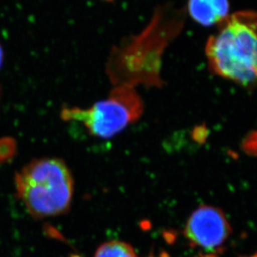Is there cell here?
<instances>
[{
    "label": "cell",
    "instance_id": "7",
    "mask_svg": "<svg viewBox=\"0 0 257 257\" xmlns=\"http://www.w3.org/2000/svg\"><path fill=\"white\" fill-rule=\"evenodd\" d=\"M94 257H137L133 247L130 244L113 240L102 244L98 249Z\"/></svg>",
    "mask_w": 257,
    "mask_h": 257
},
{
    "label": "cell",
    "instance_id": "5",
    "mask_svg": "<svg viewBox=\"0 0 257 257\" xmlns=\"http://www.w3.org/2000/svg\"><path fill=\"white\" fill-rule=\"evenodd\" d=\"M230 232V224L224 213L210 205H202L193 211L185 228L189 241L208 252L220 250Z\"/></svg>",
    "mask_w": 257,
    "mask_h": 257
},
{
    "label": "cell",
    "instance_id": "11",
    "mask_svg": "<svg viewBox=\"0 0 257 257\" xmlns=\"http://www.w3.org/2000/svg\"><path fill=\"white\" fill-rule=\"evenodd\" d=\"M103 1H105V2H113L114 0H103Z\"/></svg>",
    "mask_w": 257,
    "mask_h": 257
},
{
    "label": "cell",
    "instance_id": "6",
    "mask_svg": "<svg viewBox=\"0 0 257 257\" xmlns=\"http://www.w3.org/2000/svg\"><path fill=\"white\" fill-rule=\"evenodd\" d=\"M229 0H188L189 15L204 26L220 24L229 15Z\"/></svg>",
    "mask_w": 257,
    "mask_h": 257
},
{
    "label": "cell",
    "instance_id": "2",
    "mask_svg": "<svg viewBox=\"0 0 257 257\" xmlns=\"http://www.w3.org/2000/svg\"><path fill=\"white\" fill-rule=\"evenodd\" d=\"M209 69L243 87L257 84V13L242 10L228 15L208 39Z\"/></svg>",
    "mask_w": 257,
    "mask_h": 257
},
{
    "label": "cell",
    "instance_id": "14",
    "mask_svg": "<svg viewBox=\"0 0 257 257\" xmlns=\"http://www.w3.org/2000/svg\"><path fill=\"white\" fill-rule=\"evenodd\" d=\"M150 257H153V256H150Z\"/></svg>",
    "mask_w": 257,
    "mask_h": 257
},
{
    "label": "cell",
    "instance_id": "12",
    "mask_svg": "<svg viewBox=\"0 0 257 257\" xmlns=\"http://www.w3.org/2000/svg\"><path fill=\"white\" fill-rule=\"evenodd\" d=\"M250 257H257V253H255V254H254V255H251V256Z\"/></svg>",
    "mask_w": 257,
    "mask_h": 257
},
{
    "label": "cell",
    "instance_id": "10",
    "mask_svg": "<svg viewBox=\"0 0 257 257\" xmlns=\"http://www.w3.org/2000/svg\"><path fill=\"white\" fill-rule=\"evenodd\" d=\"M200 257H216V255L214 254H206V255H202Z\"/></svg>",
    "mask_w": 257,
    "mask_h": 257
},
{
    "label": "cell",
    "instance_id": "1",
    "mask_svg": "<svg viewBox=\"0 0 257 257\" xmlns=\"http://www.w3.org/2000/svg\"><path fill=\"white\" fill-rule=\"evenodd\" d=\"M185 10L168 6L157 9L147 27L112 50L107 74L114 85L161 88L162 56L170 43L181 33Z\"/></svg>",
    "mask_w": 257,
    "mask_h": 257
},
{
    "label": "cell",
    "instance_id": "4",
    "mask_svg": "<svg viewBox=\"0 0 257 257\" xmlns=\"http://www.w3.org/2000/svg\"><path fill=\"white\" fill-rule=\"evenodd\" d=\"M144 104L136 87L114 85L109 96L88 109L65 108L61 118L66 121L81 122L89 133L99 138H110L143 114Z\"/></svg>",
    "mask_w": 257,
    "mask_h": 257
},
{
    "label": "cell",
    "instance_id": "9",
    "mask_svg": "<svg viewBox=\"0 0 257 257\" xmlns=\"http://www.w3.org/2000/svg\"><path fill=\"white\" fill-rule=\"evenodd\" d=\"M160 257H171L170 255H169L168 253L165 252V251H163V252H161V256Z\"/></svg>",
    "mask_w": 257,
    "mask_h": 257
},
{
    "label": "cell",
    "instance_id": "13",
    "mask_svg": "<svg viewBox=\"0 0 257 257\" xmlns=\"http://www.w3.org/2000/svg\"><path fill=\"white\" fill-rule=\"evenodd\" d=\"M70 257H81V256H79V255H71V256Z\"/></svg>",
    "mask_w": 257,
    "mask_h": 257
},
{
    "label": "cell",
    "instance_id": "3",
    "mask_svg": "<svg viewBox=\"0 0 257 257\" xmlns=\"http://www.w3.org/2000/svg\"><path fill=\"white\" fill-rule=\"evenodd\" d=\"M17 195L33 217L68 212L74 195V179L61 159H36L16 173Z\"/></svg>",
    "mask_w": 257,
    "mask_h": 257
},
{
    "label": "cell",
    "instance_id": "8",
    "mask_svg": "<svg viewBox=\"0 0 257 257\" xmlns=\"http://www.w3.org/2000/svg\"><path fill=\"white\" fill-rule=\"evenodd\" d=\"M3 61V52L2 50H1V47H0V67H1V64H2Z\"/></svg>",
    "mask_w": 257,
    "mask_h": 257
}]
</instances>
